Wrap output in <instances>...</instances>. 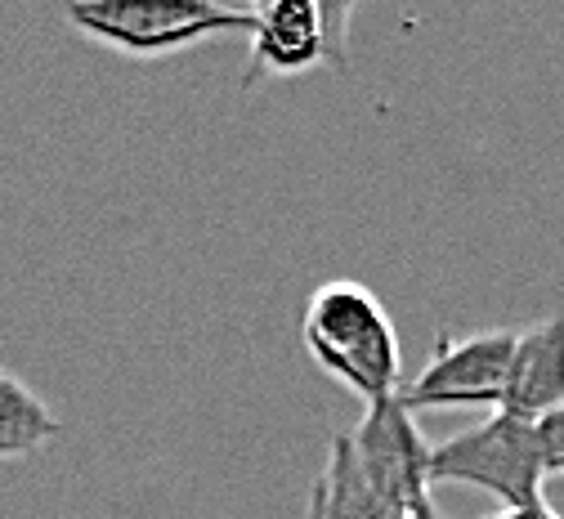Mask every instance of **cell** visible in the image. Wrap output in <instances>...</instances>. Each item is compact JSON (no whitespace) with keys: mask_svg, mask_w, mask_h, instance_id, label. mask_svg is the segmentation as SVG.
<instances>
[{"mask_svg":"<svg viewBox=\"0 0 564 519\" xmlns=\"http://www.w3.org/2000/svg\"><path fill=\"white\" fill-rule=\"evenodd\" d=\"M305 349L336 386H345L364 408H377L403 390V345L386 305L364 282H323L301 323Z\"/></svg>","mask_w":564,"mask_h":519,"instance_id":"1","label":"cell"},{"mask_svg":"<svg viewBox=\"0 0 564 519\" xmlns=\"http://www.w3.org/2000/svg\"><path fill=\"white\" fill-rule=\"evenodd\" d=\"M63 19L126 58H166L216 36L251 32V6H216V0H82L63 6Z\"/></svg>","mask_w":564,"mask_h":519,"instance_id":"2","label":"cell"},{"mask_svg":"<svg viewBox=\"0 0 564 519\" xmlns=\"http://www.w3.org/2000/svg\"><path fill=\"white\" fill-rule=\"evenodd\" d=\"M542 443L538 425L511 412H492L475 430L448 434L431 443V488L435 484H470L502 501V510L542 501Z\"/></svg>","mask_w":564,"mask_h":519,"instance_id":"3","label":"cell"},{"mask_svg":"<svg viewBox=\"0 0 564 519\" xmlns=\"http://www.w3.org/2000/svg\"><path fill=\"white\" fill-rule=\"evenodd\" d=\"M355 19L349 6H318V0H269L251 10L242 90L273 77H305L310 67H345V28Z\"/></svg>","mask_w":564,"mask_h":519,"instance_id":"4","label":"cell"},{"mask_svg":"<svg viewBox=\"0 0 564 519\" xmlns=\"http://www.w3.org/2000/svg\"><path fill=\"white\" fill-rule=\"evenodd\" d=\"M516 332H470L444 336L431 363L394 394L408 412L421 408H502L507 394V367H511Z\"/></svg>","mask_w":564,"mask_h":519,"instance_id":"5","label":"cell"},{"mask_svg":"<svg viewBox=\"0 0 564 519\" xmlns=\"http://www.w3.org/2000/svg\"><path fill=\"white\" fill-rule=\"evenodd\" d=\"M355 457L368 475V484L408 519L435 501L431 488V443L421 439L412 412L399 399H386L377 408H364V421L349 430Z\"/></svg>","mask_w":564,"mask_h":519,"instance_id":"6","label":"cell"},{"mask_svg":"<svg viewBox=\"0 0 564 519\" xmlns=\"http://www.w3.org/2000/svg\"><path fill=\"white\" fill-rule=\"evenodd\" d=\"M555 408H564V314L516 332L507 394L498 412H511L520 421H542Z\"/></svg>","mask_w":564,"mask_h":519,"instance_id":"7","label":"cell"},{"mask_svg":"<svg viewBox=\"0 0 564 519\" xmlns=\"http://www.w3.org/2000/svg\"><path fill=\"white\" fill-rule=\"evenodd\" d=\"M305 519H408L403 510H394L364 475L349 430L332 434L327 443V466L310 488V506Z\"/></svg>","mask_w":564,"mask_h":519,"instance_id":"8","label":"cell"},{"mask_svg":"<svg viewBox=\"0 0 564 519\" xmlns=\"http://www.w3.org/2000/svg\"><path fill=\"white\" fill-rule=\"evenodd\" d=\"M54 434L58 417L45 408V399L0 367V462L36 457L45 443H54Z\"/></svg>","mask_w":564,"mask_h":519,"instance_id":"9","label":"cell"},{"mask_svg":"<svg viewBox=\"0 0 564 519\" xmlns=\"http://www.w3.org/2000/svg\"><path fill=\"white\" fill-rule=\"evenodd\" d=\"M538 425V443H542V471L546 475H564V408L546 412Z\"/></svg>","mask_w":564,"mask_h":519,"instance_id":"10","label":"cell"},{"mask_svg":"<svg viewBox=\"0 0 564 519\" xmlns=\"http://www.w3.org/2000/svg\"><path fill=\"white\" fill-rule=\"evenodd\" d=\"M484 519H564L560 510H551L546 501H533V506H516V510H498V515H484Z\"/></svg>","mask_w":564,"mask_h":519,"instance_id":"11","label":"cell"},{"mask_svg":"<svg viewBox=\"0 0 564 519\" xmlns=\"http://www.w3.org/2000/svg\"><path fill=\"white\" fill-rule=\"evenodd\" d=\"M412 519H444V515H440V506H435V501H426V506H421Z\"/></svg>","mask_w":564,"mask_h":519,"instance_id":"12","label":"cell"}]
</instances>
